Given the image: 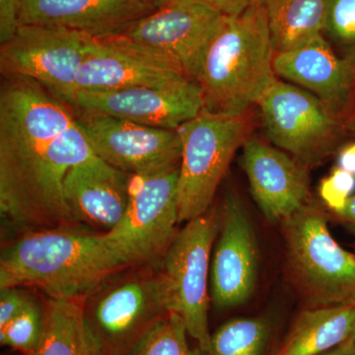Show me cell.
Instances as JSON below:
<instances>
[{
	"label": "cell",
	"instance_id": "obj_22",
	"mask_svg": "<svg viewBox=\"0 0 355 355\" xmlns=\"http://www.w3.org/2000/svg\"><path fill=\"white\" fill-rule=\"evenodd\" d=\"M328 0H263L275 53L323 36Z\"/></svg>",
	"mask_w": 355,
	"mask_h": 355
},
{
	"label": "cell",
	"instance_id": "obj_11",
	"mask_svg": "<svg viewBox=\"0 0 355 355\" xmlns=\"http://www.w3.org/2000/svg\"><path fill=\"white\" fill-rule=\"evenodd\" d=\"M76 120L96 155L125 174H148L180 164L182 140L178 130L81 110Z\"/></svg>",
	"mask_w": 355,
	"mask_h": 355
},
{
	"label": "cell",
	"instance_id": "obj_15",
	"mask_svg": "<svg viewBox=\"0 0 355 355\" xmlns=\"http://www.w3.org/2000/svg\"><path fill=\"white\" fill-rule=\"evenodd\" d=\"M187 78L149 51L120 35H111L91 38L85 60L77 73L76 88L77 93L141 86L162 87Z\"/></svg>",
	"mask_w": 355,
	"mask_h": 355
},
{
	"label": "cell",
	"instance_id": "obj_29",
	"mask_svg": "<svg viewBox=\"0 0 355 355\" xmlns=\"http://www.w3.org/2000/svg\"><path fill=\"white\" fill-rule=\"evenodd\" d=\"M21 0H0V44L15 36L19 29Z\"/></svg>",
	"mask_w": 355,
	"mask_h": 355
},
{
	"label": "cell",
	"instance_id": "obj_19",
	"mask_svg": "<svg viewBox=\"0 0 355 355\" xmlns=\"http://www.w3.org/2000/svg\"><path fill=\"white\" fill-rule=\"evenodd\" d=\"M125 173L103 160L71 168L64 179L65 200L76 220H86L110 231L127 211Z\"/></svg>",
	"mask_w": 355,
	"mask_h": 355
},
{
	"label": "cell",
	"instance_id": "obj_37",
	"mask_svg": "<svg viewBox=\"0 0 355 355\" xmlns=\"http://www.w3.org/2000/svg\"><path fill=\"white\" fill-rule=\"evenodd\" d=\"M354 250H355V242L354 243Z\"/></svg>",
	"mask_w": 355,
	"mask_h": 355
},
{
	"label": "cell",
	"instance_id": "obj_25",
	"mask_svg": "<svg viewBox=\"0 0 355 355\" xmlns=\"http://www.w3.org/2000/svg\"><path fill=\"white\" fill-rule=\"evenodd\" d=\"M323 37L355 69V0H328Z\"/></svg>",
	"mask_w": 355,
	"mask_h": 355
},
{
	"label": "cell",
	"instance_id": "obj_7",
	"mask_svg": "<svg viewBox=\"0 0 355 355\" xmlns=\"http://www.w3.org/2000/svg\"><path fill=\"white\" fill-rule=\"evenodd\" d=\"M220 225V209L210 207L205 214L187 222L164 254V279L169 313L184 320L198 349L209 345L210 265L211 251Z\"/></svg>",
	"mask_w": 355,
	"mask_h": 355
},
{
	"label": "cell",
	"instance_id": "obj_27",
	"mask_svg": "<svg viewBox=\"0 0 355 355\" xmlns=\"http://www.w3.org/2000/svg\"><path fill=\"white\" fill-rule=\"evenodd\" d=\"M354 190L355 175L336 166L329 176L322 180L319 195L331 214H336L345 209L349 198L354 195Z\"/></svg>",
	"mask_w": 355,
	"mask_h": 355
},
{
	"label": "cell",
	"instance_id": "obj_16",
	"mask_svg": "<svg viewBox=\"0 0 355 355\" xmlns=\"http://www.w3.org/2000/svg\"><path fill=\"white\" fill-rule=\"evenodd\" d=\"M240 165L259 209L270 223H282L309 200V169L289 154L250 137Z\"/></svg>",
	"mask_w": 355,
	"mask_h": 355
},
{
	"label": "cell",
	"instance_id": "obj_5",
	"mask_svg": "<svg viewBox=\"0 0 355 355\" xmlns=\"http://www.w3.org/2000/svg\"><path fill=\"white\" fill-rule=\"evenodd\" d=\"M251 116L200 113L178 130L182 155L178 180L180 222L211 207L217 189L238 149L250 137Z\"/></svg>",
	"mask_w": 355,
	"mask_h": 355
},
{
	"label": "cell",
	"instance_id": "obj_21",
	"mask_svg": "<svg viewBox=\"0 0 355 355\" xmlns=\"http://www.w3.org/2000/svg\"><path fill=\"white\" fill-rule=\"evenodd\" d=\"M83 298L51 299L44 310L41 342L32 355H104Z\"/></svg>",
	"mask_w": 355,
	"mask_h": 355
},
{
	"label": "cell",
	"instance_id": "obj_18",
	"mask_svg": "<svg viewBox=\"0 0 355 355\" xmlns=\"http://www.w3.org/2000/svg\"><path fill=\"white\" fill-rule=\"evenodd\" d=\"M157 7L135 0H21L20 23L111 36Z\"/></svg>",
	"mask_w": 355,
	"mask_h": 355
},
{
	"label": "cell",
	"instance_id": "obj_20",
	"mask_svg": "<svg viewBox=\"0 0 355 355\" xmlns=\"http://www.w3.org/2000/svg\"><path fill=\"white\" fill-rule=\"evenodd\" d=\"M355 304L306 308L273 355H319L352 340Z\"/></svg>",
	"mask_w": 355,
	"mask_h": 355
},
{
	"label": "cell",
	"instance_id": "obj_36",
	"mask_svg": "<svg viewBox=\"0 0 355 355\" xmlns=\"http://www.w3.org/2000/svg\"><path fill=\"white\" fill-rule=\"evenodd\" d=\"M352 340H355V333H354V338H352Z\"/></svg>",
	"mask_w": 355,
	"mask_h": 355
},
{
	"label": "cell",
	"instance_id": "obj_24",
	"mask_svg": "<svg viewBox=\"0 0 355 355\" xmlns=\"http://www.w3.org/2000/svg\"><path fill=\"white\" fill-rule=\"evenodd\" d=\"M186 324L175 313L159 319L133 345L127 355H195L189 347Z\"/></svg>",
	"mask_w": 355,
	"mask_h": 355
},
{
	"label": "cell",
	"instance_id": "obj_1",
	"mask_svg": "<svg viewBox=\"0 0 355 355\" xmlns=\"http://www.w3.org/2000/svg\"><path fill=\"white\" fill-rule=\"evenodd\" d=\"M133 263L106 232L86 234L67 227L32 231L2 253L0 289L30 286L51 299L83 297Z\"/></svg>",
	"mask_w": 355,
	"mask_h": 355
},
{
	"label": "cell",
	"instance_id": "obj_2",
	"mask_svg": "<svg viewBox=\"0 0 355 355\" xmlns=\"http://www.w3.org/2000/svg\"><path fill=\"white\" fill-rule=\"evenodd\" d=\"M102 160L76 121L44 146L0 154V211L11 223L53 229L76 223L64 197L67 173Z\"/></svg>",
	"mask_w": 355,
	"mask_h": 355
},
{
	"label": "cell",
	"instance_id": "obj_17",
	"mask_svg": "<svg viewBox=\"0 0 355 355\" xmlns=\"http://www.w3.org/2000/svg\"><path fill=\"white\" fill-rule=\"evenodd\" d=\"M273 69L277 77L316 96L345 123L354 94L355 69L323 36L293 50L277 51Z\"/></svg>",
	"mask_w": 355,
	"mask_h": 355
},
{
	"label": "cell",
	"instance_id": "obj_23",
	"mask_svg": "<svg viewBox=\"0 0 355 355\" xmlns=\"http://www.w3.org/2000/svg\"><path fill=\"white\" fill-rule=\"evenodd\" d=\"M275 327L270 318H237L211 334L207 349L195 355H273Z\"/></svg>",
	"mask_w": 355,
	"mask_h": 355
},
{
	"label": "cell",
	"instance_id": "obj_4",
	"mask_svg": "<svg viewBox=\"0 0 355 355\" xmlns=\"http://www.w3.org/2000/svg\"><path fill=\"white\" fill-rule=\"evenodd\" d=\"M328 221L309 198L280 223L289 279L307 308L355 304V254L336 241Z\"/></svg>",
	"mask_w": 355,
	"mask_h": 355
},
{
	"label": "cell",
	"instance_id": "obj_6",
	"mask_svg": "<svg viewBox=\"0 0 355 355\" xmlns=\"http://www.w3.org/2000/svg\"><path fill=\"white\" fill-rule=\"evenodd\" d=\"M257 106L266 139L308 169L338 153L349 135L345 121L319 98L279 78Z\"/></svg>",
	"mask_w": 355,
	"mask_h": 355
},
{
	"label": "cell",
	"instance_id": "obj_13",
	"mask_svg": "<svg viewBox=\"0 0 355 355\" xmlns=\"http://www.w3.org/2000/svg\"><path fill=\"white\" fill-rule=\"evenodd\" d=\"M72 108L148 125L179 130L202 112L200 84L191 78L162 87L77 92Z\"/></svg>",
	"mask_w": 355,
	"mask_h": 355
},
{
	"label": "cell",
	"instance_id": "obj_14",
	"mask_svg": "<svg viewBox=\"0 0 355 355\" xmlns=\"http://www.w3.org/2000/svg\"><path fill=\"white\" fill-rule=\"evenodd\" d=\"M169 314L162 273L123 282L100 299L89 323L104 355H127L140 336Z\"/></svg>",
	"mask_w": 355,
	"mask_h": 355
},
{
	"label": "cell",
	"instance_id": "obj_33",
	"mask_svg": "<svg viewBox=\"0 0 355 355\" xmlns=\"http://www.w3.org/2000/svg\"><path fill=\"white\" fill-rule=\"evenodd\" d=\"M319 355H355V340H347L335 349Z\"/></svg>",
	"mask_w": 355,
	"mask_h": 355
},
{
	"label": "cell",
	"instance_id": "obj_10",
	"mask_svg": "<svg viewBox=\"0 0 355 355\" xmlns=\"http://www.w3.org/2000/svg\"><path fill=\"white\" fill-rule=\"evenodd\" d=\"M179 166L135 175L130 179L127 211L106 233L135 263L165 254L177 234Z\"/></svg>",
	"mask_w": 355,
	"mask_h": 355
},
{
	"label": "cell",
	"instance_id": "obj_26",
	"mask_svg": "<svg viewBox=\"0 0 355 355\" xmlns=\"http://www.w3.org/2000/svg\"><path fill=\"white\" fill-rule=\"evenodd\" d=\"M44 330V310L30 299L24 309L0 329V343L3 347L32 355L41 342Z\"/></svg>",
	"mask_w": 355,
	"mask_h": 355
},
{
	"label": "cell",
	"instance_id": "obj_31",
	"mask_svg": "<svg viewBox=\"0 0 355 355\" xmlns=\"http://www.w3.org/2000/svg\"><path fill=\"white\" fill-rule=\"evenodd\" d=\"M336 221L355 235V193L349 198L347 205L338 214H331Z\"/></svg>",
	"mask_w": 355,
	"mask_h": 355
},
{
	"label": "cell",
	"instance_id": "obj_35",
	"mask_svg": "<svg viewBox=\"0 0 355 355\" xmlns=\"http://www.w3.org/2000/svg\"><path fill=\"white\" fill-rule=\"evenodd\" d=\"M135 1L142 2V3L150 4V6H159L162 4L165 0H135Z\"/></svg>",
	"mask_w": 355,
	"mask_h": 355
},
{
	"label": "cell",
	"instance_id": "obj_32",
	"mask_svg": "<svg viewBox=\"0 0 355 355\" xmlns=\"http://www.w3.org/2000/svg\"><path fill=\"white\" fill-rule=\"evenodd\" d=\"M338 166L355 175V141L345 144L338 153Z\"/></svg>",
	"mask_w": 355,
	"mask_h": 355
},
{
	"label": "cell",
	"instance_id": "obj_34",
	"mask_svg": "<svg viewBox=\"0 0 355 355\" xmlns=\"http://www.w3.org/2000/svg\"><path fill=\"white\" fill-rule=\"evenodd\" d=\"M345 125H347L349 133L355 135V90L349 113H347V118H345Z\"/></svg>",
	"mask_w": 355,
	"mask_h": 355
},
{
	"label": "cell",
	"instance_id": "obj_28",
	"mask_svg": "<svg viewBox=\"0 0 355 355\" xmlns=\"http://www.w3.org/2000/svg\"><path fill=\"white\" fill-rule=\"evenodd\" d=\"M29 301L30 298L20 291V287L0 289V329L17 316Z\"/></svg>",
	"mask_w": 355,
	"mask_h": 355
},
{
	"label": "cell",
	"instance_id": "obj_30",
	"mask_svg": "<svg viewBox=\"0 0 355 355\" xmlns=\"http://www.w3.org/2000/svg\"><path fill=\"white\" fill-rule=\"evenodd\" d=\"M202 1L214 7L223 15L232 17V16L240 15L250 7L260 3L263 0H202Z\"/></svg>",
	"mask_w": 355,
	"mask_h": 355
},
{
	"label": "cell",
	"instance_id": "obj_8",
	"mask_svg": "<svg viewBox=\"0 0 355 355\" xmlns=\"http://www.w3.org/2000/svg\"><path fill=\"white\" fill-rule=\"evenodd\" d=\"M225 17L202 0H165L116 35L198 83L205 53Z\"/></svg>",
	"mask_w": 355,
	"mask_h": 355
},
{
	"label": "cell",
	"instance_id": "obj_3",
	"mask_svg": "<svg viewBox=\"0 0 355 355\" xmlns=\"http://www.w3.org/2000/svg\"><path fill=\"white\" fill-rule=\"evenodd\" d=\"M263 1L226 16L212 39L198 76L203 113L241 116L257 106L279 77Z\"/></svg>",
	"mask_w": 355,
	"mask_h": 355
},
{
	"label": "cell",
	"instance_id": "obj_9",
	"mask_svg": "<svg viewBox=\"0 0 355 355\" xmlns=\"http://www.w3.org/2000/svg\"><path fill=\"white\" fill-rule=\"evenodd\" d=\"M91 38L64 28L21 24L10 41L0 44L1 73L36 81L72 108Z\"/></svg>",
	"mask_w": 355,
	"mask_h": 355
},
{
	"label": "cell",
	"instance_id": "obj_12",
	"mask_svg": "<svg viewBox=\"0 0 355 355\" xmlns=\"http://www.w3.org/2000/svg\"><path fill=\"white\" fill-rule=\"evenodd\" d=\"M218 241L210 265V299L217 310L246 304L256 291L259 246L241 198L230 191L220 207Z\"/></svg>",
	"mask_w": 355,
	"mask_h": 355
}]
</instances>
